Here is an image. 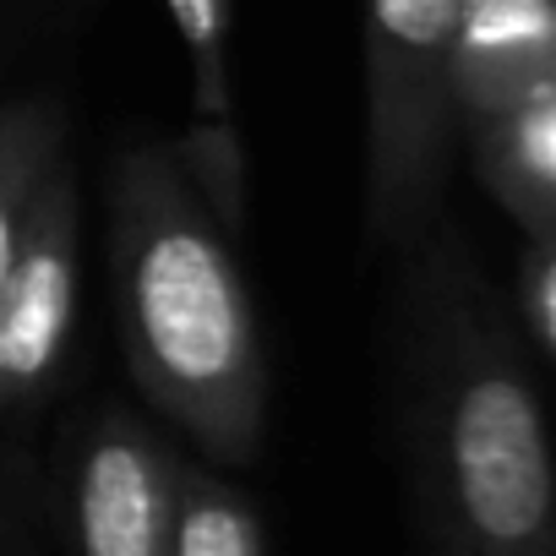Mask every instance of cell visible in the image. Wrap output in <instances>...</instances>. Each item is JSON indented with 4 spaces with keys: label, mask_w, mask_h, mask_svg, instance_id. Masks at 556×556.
Wrapping results in <instances>:
<instances>
[{
    "label": "cell",
    "mask_w": 556,
    "mask_h": 556,
    "mask_svg": "<svg viewBox=\"0 0 556 556\" xmlns=\"http://www.w3.org/2000/svg\"><path fill=\"white\" fill-rule=\"evenodd\" d=\"M159 7L191 61L197 126L175 153L186 159V169L207 191L213 213L235 235L240 202H245V175H240V137H235V104H229V0H159Z\"/></svg>",
    "instance_id": "cell-7"
},
{
    "label": "cell",
    "mask_w": 556,
    "mask_h": 556,
    "mask_svg": "<svg viewBox=\"0 0 556 556\" xmlns=\"http://www.w3.org/2000/svg\"><path fill=\"white\" fill-rule=\"evenodd\" d=\"M447 93L458 137L556 93V0H464Z\"/></svg>",
    "instance_id": "cell-6"
},
{
    "label": "cell",
    "mask_w": 556,
    "mask_h": 556,
    "mask_svg": "<svg viewBox=\"0 0 556 556\" xmlns=\"http://www.w3.org/2000/svg\"><path fill=\"white\" fill-rule=\"evenodd\" d=\"M480 186L507 207L523 240H556V93L464 137Z\"/></svg>",
    "instance_id": "cell-8"
},
{
    "label": "cell",
    "mask_w": 556,
    "mask_h": 556,
    "mask_svg": "<svg viewBox=\"0 0 556 556\" xmlns=\"http://www.w3.org/2000/svg\"><path fill=\"white\" fill-rule=\"evenodd\" d=\"M409 458L431 556H556L545 399L458 245L431 251L415 301Z\"/></svg>",
    "instance_id": "cell-1"
},
{
    "label": "cell",
    "mask_w": 556,
    "mask_h": 556,
    "mask_svg": "<svg viewBox=\"0 0 556 556\" xmlns=\"http://www.w3.org/2000/svg\"><path fill=\"white\" fill-rule=\"evenodd\" d=\"M169 556H267L262 513L251 507V496L240 485H229L207 464L180 458Z\"/></svg>",
    "instance_id": "cell-9"
},
{
    "label": "cell",
    "mask_w": 556,
    "mask_h": 556,
    "mask_svg": "<svg viewBox=\"0 0 556 556\" xmlns=\"http://www.w3.org/2000/svg\"><path fill=\"white\" fill-rule=\"evenodd\" d=\"M55 159H61V115L45 99H23L0 110V278H7L17 256L34 186L45 180Z\"/></svg>",
    "instance_id": "cell-10"
},
{
    "label": "cell",
    "mask_w": 556,
    "mask_h": 556,
    "mask_svg": "<svg viewBox=\"0 0 556 556\" xmlns=\"http://www.w3.org/2000/svg\"><path fill=\"white\" fill-rule=\"evenodd\" d=\"M464 0H366V213L377 240H409L447 175L453 34Z\"/></svg>",
    "instance_id": "cell-3"
},
{
    "label": "cell",
    "mask_w": 556,
    "mask_h": 556,
    "mask_svg": "<svg viewBox=\"0 0 556 556\" xmlns=\"http://www.w3.org/2000/svg\"><path fill=\"white\" fill-rule=\"evenodd\" d=\"M518 317L529 339L556 361V240H523L518 256Z\"/></svg>",
    "instance_id": "cell-11"
},
{
    "label": "cell",
    "mask_w": 556,
    "mask_h": 556,
    "mask_svg": "<svg viewBox=\"0 0 556 556\" xmlns=\"http://www.w3.org/2000/svg\"><path fill=\"white\" fill-rule=\"evenodd\" d=\"M121 344L142 399L213 464H251L267 420V355L235 235L175 148L110 175Z\"/></svg>",
    "instance_id": "cell-2"
},
{
    "label": "cell",
    "mask_w": 556,
    "mask_h": 556,
    "mask_svg": "<svg viewBox=\"0 0 556 556\" xmlns=\"http://www.w3.org/2000/svg\"><path fill=\"white\" fill-rule=\"evenodd\" d=\"M77 290H83V207L72 164L55 159L34 186L17 256L0 278V420L39 404L55 388L72 355Z\"/></svg>",
    "instance_id": "cell-4"
},
{
    "label": "cell",
    "mask_w": 556,
    "mask_h": 556,
    "mask_svg": "<svg viewBox=\"0 0 556 556\" xmlns=\"http://www.w3.org/2000/svg\"><path fill=\"white\" fill-rule=\"evenodd\" d=\"M180 458L131 415L110 409L72 458V556H169Z\"/></svg>",
    "instance_id": "cell-5"
}]
</instances>
